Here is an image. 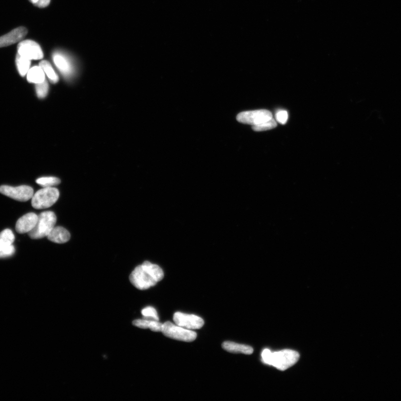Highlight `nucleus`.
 Here are the masks:
<instances>
[{
  "instance_id": "nucleus-1",
  "label": "nucleus",
  "mask_w": 401,
  "mask_h": 401,
  "mask_svg": "<svg viewBox=\"0 0 401 401\" xmlns=\"http://www.w3.org/2000/svg\"><path fill=\"white\" fill-rule=\"evenodd\" d=\"M164 278L162 268L150 262H144L134 268L130 276V280L134 287L141 290L153 287Z\"/></svg>"
},
{
  "instance_id": "nucleus-2",
  "label": "nucleus",
  "mask_w": 401,
  "mask_h": 401,
  "mask_svg": "<svg viewBox=\"0 0 401 401\" xmlns=\"http://www.w3.org/2000/svg\"><path fill=\"white\" fill-rule=\"evenodd\" d=\"M299 357L297 352L290 349L272 352L268 349H265L262 353V361L265 364L273 366L280 371H285L294 365Z\"/></svg>"
},
{
  "instance_id": "nucleus-3",
  "label": "nucleus",
  "mask_w": 401,
  "mask_h": 401,
  "mask_svg": "<svg viewBox=\"0 0 401 401\" xmlns=\"http://www.w3.org/2000/svg\"><path fill=\"white\" fill-rule=\"evenodd\" d=\"M57 216L52 211L42 212L38 215L37 224L28 233L32 239H40L48 237L57 223Z\"/></svg>"
},
{
  "instance_id": "nucleus-4",
  "label": "nucleus",
  "mask_w": 401,
  "mask_h": 401,
  "mask_svg": "<svg viewBox=\"0 0 401 401\" xmlns=\"http://www.w3.org/2000/svg\"><path fill=\"white\" fill-rule=\"evenodd\" d=\"M272 118L273 116L271 113L266 110L243 112L237 116V121L251 125L252 130L256 132L263 124Z\"/></svg>"
},
{
  "instance_id": "nucleus-5",
  "label": "nucleus",
  "mask_w": 401,
  "mask_h": 401,
  "mask_svg": "<svg viewBox=\"0 0 401 401\" xmlns=\"http://www.w3.org/2000/svg\"><path fill=\"white\" fill-rule=\"evenodd\" d=\"M60 195L59 190L54 188H44L38 191L32 198V205L37 210L51 207L57 201Z\"/></svg>"
},
{
  "instance_id": "nucleus-6",
  "label": "nucleus",
  "mask_w": 401,
  "mask_h": 401,
  "mask_svg": "<svg viewBox=\"0 0 401 401\" xmlns=\"http://www.w3.org/2000/svg\"><path fill=\"white\" fill-rule=\"evenodd\" d=\"M161 332L167 337L186 342H193L197 336L194 331L183 328L170 322L163 324Z\"/></svg>"
},
{
  "instance_id": "nucleus-7",
  "label": "nucleus",
  "mask_w": 401,
  "mask_h": 401,
  "mask_svg": "<svg viewBox=\"0 0 401 401\" xmlns=\"http://www.w3.org/2000/svg\"><path fill=\"white\" fill-rule=\"evenodd\" d=\"M0 193L15 200L26 202L32 199L34 190L32 187L26 185L18 187L3 185L0 186Z\"/></svg>"
},
{
  "instance_id": "nucleus-8",
  "label": "nucleus",
  "mask_w": 401,
  "mask_h": 401,
  "mask_svg": "<svg viewBox=\"0 0 401 401\" xmlns=\"http://www.w3.org/2000/svg\"><path fill=\"white\" fill-rule=\"evenodd\" d=\"M18 53L30 60H40L44 57L40 45L30 40L22 41L19 44Z\"/></svg>"
},
{
  "instance_id": "nucleus-9",
  "label": "nucleus",
  "mask_w": 401,
  "mask_h": 401,
  "mask_svg": "<svg viewBox=\"0 0 401 401\" xmlns=\"http://www.w3.org/2000/svg\"><path fill=\"white\" fill-rule=\"evenodd\" d=\"M173 321L176 325L189 330L201 329L205 323L203 319L197 315L181 312L174 313Z\"/></svg>"
},
{
  "instance_id": "nucleus-10",
  "label": "nucleus",
  "mask_w": 401,
  "mask_h": 401,
  "mask_svg": "<svg viewBox=\"0 0 401 401\" xmlns=\"http://www.w3.org/2000/svg\"><path fill=\"white\" fill-rule=\"evenodd\" d=\"M28 34V30L25 27H19L11 31L8 34L0 37V48L6 47L20 41Z\"/></svg>"
},
{
  "instance_id": "nucleus-11",
  "label": "nucleus",
  "mask_w": 401,
  "mask_h": 401,
  "mask_svg": "<svg viewBox=\"0 0 401 401\" xmlns=\"http://www.w3.org/2000/svg\"><path fill=\"white\" fill-rule=\"evenodd\" d=\"M38 220L36 213L30 212L25 214L19 219L16 224V231L19 233H29L36 227Z\"/></svg>"
},
{
  "instance_id": "nucleus-12",
  "label": "nucleus",
  "mask_w": 401,
  "mask_h": 401,
  "mask_svg": "<svg viewBox=\"0 0 401 401\" xmlns=\"http://www.w3.org/2000/svg\"><path fill=\"white\" fill-rule=\"evenodd\" d=\"M71 233L67 229L61 227H54L48 236V239L52 242L64 244L71 239Z\"/></svg>"
},
{
  "instance_id": "nucleus-13",
  "label": "nucleus",
  "mask_w": 401,
  "mask_h": 401,
  "mask_svg": "<svg viewBox=\"0 0 401 401\" xmlns=\"http://www.w3.org/2000/svg\"><path fill=\"white\" fill-rule=\"evenodd\" d=\"M222 346L227 352L232 353H243L250 355L254 352V349L250 346L240 344L232 342H225Z\"/></svg>"
},
{
  "instance_id": "nucleus-14",
  "label": "nucleus",
  "mask_w": 401,
  "mask_h": 401,
  "mask_svg": "<svg viewBox=\"0 0 401 401\" xmlns=\"http://www.w3.org/2000/svg\"><path fill=\"white\" fill-rule=\"evenodd\" d=\"M134 325L139 328L146 329H150L155 332H161L162 329V323L155 320H149V319H136L132 323Z\"/></svg>"
},
{
  "instance_id": "nucleus-15",
  "label": "nucleus",
  "mask_w": 401,
  "mask_h": 401,
  "mask_svg": "<svg viewBox=\"0 0 401 401\" xmlns=\"http://www.w3.org/2000/svg\"><path fill=\"white\" fill-rule=\"evenodd\" d=\"M27 79L29 82L36 84L42 83L45 80V73L40 66H35L27 73Z\"/></svg>"
},
{
  "instance_id": "nucleus-16",
  "label": "nucleus",
  "mask_w": 401,
  "mask_h": 401,
  "mask_svg": "<svg viewBox=\"0 0 401 401\" xmlns=\"http://www.w3.org/2000/svg\"><path fill=\"white\" fill-rule=\"evenodd\" d=\"M15 236L10 229H7L0 232V251L13 245Z\"/></svg>"
},
{
  "instance_id": "nucleus-17",
  "label": "nucleus",
  "mask_w": 401,
  "mask_h": 401,
  "mask_svg": "<svg viewBox=\"0 0 401 401\" xmlns=\"http://www.w3.org/2000/svg\"><path fill=\"white\" fill-rule=\"evenodd\" d=\"M16 64L19 74L22 76L27 75L30 69L31 60L17 54Z\"/></svg>"
},
{
  "instance_id": "nucleus-18",
  "label": "nucleus",
  "mask_w": 401,
  "mask_h": 401,
  "mask_svg": "<svg viewBox=\"0 0 401 401\" xmlns=\"http://www.w3.org/2000/svg\"><path fill=\"white\" fill-rule=\"evenodd\" d=\"M40 67L43 70L46 75L48 76L49 79L53 83H56L59 81L56 73L54 71L52 66L49 61L46 60L42 61L40 63Z\"/></svg>"
},
{
  "instance_id": "nucleus-19",
  "label": "nucleus",
  "mask_w": 401,
  "mask_h": 401,
  "mask_svg": "<svg viewBox=\"0 0 401 401\" xmlns=\"http://www.w3.org/2000/svg\"><path fill=\"white\" fill-rule=\"evenodd\" d=\"M59 178L54 177H44L38 178L37 183L43 188H53L60 184Z\"/></svg>"
},
{
  "instance_id": "nucleus-20",
  "label": "nucleus",
  "mask_w": 401,
  "mask_h": 401,
  "mask_svg": "<svg viewBox=\"0 0 401 401\" xmlns=\"http://www.w3.org/2000/svg\"><path fill=\"white\" fill-rule=\"evenodd\" d=\"M53 60L57 67L59 68L62 72L68 73L70 72L71 67H70L67 60L63 56L57 54V55L54 56Z\"/></svg>"
},
{
  "instance_id": "nucleus-21",
  "label": "nucleus",
  "mask_w": 401,
  "mask_h": 401,
  "mask_svg": "<svg viewBox=\"0 0 401 401\" xmlns=\"http://www.w3.org/2000/svg\"><path fill=\"white\" fill-rule=\"evenodd\" d=\"M49 85L46 80L36 85L37 94L38 98H44L48 95Z\"/></svg>"
},
{
  "instance_id": "nucleus-22",
  "label": "nucleus",
  "mask_w": 401,
  "mask_h": 401,
  "mask_svg": "<svg viewBox=\"0 0 401 401\" xmlns=\"http://www.w3.org/2000/svg\"><path fill=\"white\" fill-rule=\"evenodd\" d=\"M142 314L145 318H153L154 320L159 321V317L157 312L154 307L149 306L145 307L142 310Z\"/></svg>"
},
{
  "instance_id": "nucleus-23",
  "label": "nucleus",
  "mask_w": 401,
  "mask_h": 401,
  "mask_svg": "<svg viewBox=\"0 0 401 401\" xmlns=\"http://www.w3.org/2000/svg\"><path fill=\"white\" fill-rule=\"evenodd\" d=\"M15 252V248L13 245L3 248V250L0 251V259L8 258L14 254Z\"/></svg>"
},
{
  "instance_id": "nucleus-24",
  "label": "nucleus",
  "mask_w": 401,
  "mask_h": 401,
  "mask_svg": "<svg viewBox=\"0 0 401 401\" xmlns=\"http://www.w3.org/2000/svg\"><path fill=\"white\" fill-rule=\"evenodd\" d=\"M276 119L279 123L286 124L288 119L287 112L283 110L278 111L276 114Z\"/></svg>"
},
{
  "instance_id": "nucleus-25",
  "label": "nucleus",
  "mask_w": 401,
  "mask_h": 401,
  "mask_svg": "<svg viewBox=\"0 0 401 401\" xmlns=\"http://www.w3.org/2000/svg\"><path fill=\"white\" fill-rule=\"evenodd\" d=\"M50 2V0H38V1L36 3L35 6H36L39 8H44L47 7Z\"/></svg>"
},
{
  "instance_id": "nucleus-26",
  "label": "nucleus",
  "mask_w": 401,
  "mask_h": 401,
  "mask_svg": "<svg viewBox=\"0 0 401 401\" xmlns=\"http://www.w3.org/2000/svg\"><path fill=\"white\" fill-rule=\"evenodd\" d=\"M29 1L35 5H36V3L38 1V0H29Z\"/></svg>"
}]
</instances>
